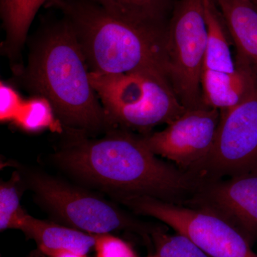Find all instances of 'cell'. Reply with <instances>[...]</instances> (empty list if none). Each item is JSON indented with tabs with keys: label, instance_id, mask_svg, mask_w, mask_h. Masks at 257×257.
Listing matches in <instances>:
<instances>
[{
	"label": "cell",
	"instance_id": "6da1fadb",
	"mask_svg": "<svg viewBox=\"0 0 257 257\" xmlns=\"http://www.w3.org/2000/svg\"><path fill=\"white\" fill-rule=\"evenodd\" d=\"M61 165L74 175L116 195L148 196L185 204L201 180L150 151L142 135L119 130L99 140L80 139L57 154Z\"/></svg>",
	"mask_w": 257,
	"mask_h": 257
},
{
	"label": "cell",
	"instance_id": "7a4b0ae2",
	"mask_svg": "<svg viewBox=\"0 0 257 257\" xmlns=\"http://www.w3.org/2000/svg\"><path fill=\"white\" fill-rule=\"evenodd\" d=\"M24 74L29 87L50 101L69 127L94 132L110 123L73 29L64 17L45 30Z\"/></svg>",
	"mask_w": 257,
	"mask_h": 257
},
{
	"label": "cell",
	"instance_id": "3957f363",
	"mask_svg": "<svg viewBox=\"0 0 257 257\" xmlns=\"http://www.w3.org/2000/svg\"><path fill=\"white\" fill-rule=\"evenodd\" d=\"M52 6L73 29L89 72L119 74L157 69L167 75V27L126 21L89 0H56Z\"/></svg>",
	"mask_w": 257,
	"mask_h": 257
},
{
	"label": "cell",
	"instance_id": "277c9868",
	"mask_svg": "<svg viewBox=\"0 0 257 257\" xmlns=\"http://www.w3.org/2000/svg\"><path fill=\"white\" fill-rule=\"evenodd\" d=\"M89 78L110 124L125 130L147 135L187 110L162 71L140 69L119 74L89 72Z\"/></svg>",
	"mask_w": 257,
	"mask_h": 257
},
{
	"label": "cell",
	"instance_id": "5b68a950",
	"mask_svg": "<svg viewBox=\"0 0 257 257\" xmlns=\"http://www.w3.org/2000/svg\"><path fill=\"white\" fill-rule=\"evenodd\" d=\"M136 214L151 216L184 235L211 257H257L236 226L205 208L174 204L148 196L117 195Z\"/></svg>",
	"mask_w": 257,
	"mask_h": 257
},
{
	"label": "cell",
	"instance_id": "8992f818",
	"mask_svg": "<svg viewBox=\"0 0 257 257\" xmlns=\"http://www.w3.org/2000/svg\"><path fill=\"white\" fill-rule=\"evenodd\" d=\"M207 38L204 0L174 3L166 33L167 76L187 109L204 106L201 79Z\"/></svg>",
	"mask_w": 257,
	"mask_h": 257
},
{
	"label": "cell",
	"instance_id": "52a82bcc",
	"mask_svg": "<svg viewBox=\"0 0 257 257\" xmlns=\"http://www.w3.org/2000/svg\"><path fill=\"white\" fill-rule=\"evenodd\" d=\"M32 188L39 198L72 228L91 234L126 231L138 234L149 246L162 228L147 225L104 199L51 177L37 175Z\"/></svg>",
	"mask_w": 257,
	"mask_h": 257
},
{
	"label": "cell",
	"instance_id": "ba28073f",
	"mask_svg": "<svg viewBox=\"0 0 257 257\" xmlns=\"http://www.w3.org/2000/svg\"><path fill=\"white\" fill-rule=\"evenodd\" d=\"M220 113L212 149L192 173L201 181L257 168V84L242 102Z\"/></svg>",
	"mask_w": 257,
	"mask_h": 257
},
{
	"label": "cell",
	"instance_id": "9c48e42d",
	"mask_svg": "<svg viewBox=\"0 0 257 257\" xmlns=\"http://www.w3.org/2000/svg\"><path fill=\"white\" fill-rule=\"evenodd\" d=\"M220 116V111L206 106L187 109L165 130L142 137L155 155L192 174L212 149Z\"/></svg>",
	"mask_w": 257,
	"mask_h": 257
},
{
	"label": "cell",
	"instance_id": "30bf717a",
	"mask_svg": "<svg viewBox=\"0 0 257 257\" xmlns=\"http://www.w3.org/2000/svg\"><path fill=\"white\" fill-rule=\"evenodd\" d=\"M184 205L205 208L219 214L250 243L257 239V168L216 180L203 181Z\"/></svg>",
	"mask_w": 257,
	"mask_h": 257
},
{
	"label": "cell",
	"instance_id": "8fae6325",
	"mask_svg": "<svg viewBox=\"0 0 257 257\" xmlns=\"http://www.w3.org/2000/svg\"><path fill=\"white\" fill-rule=\"evenodd\" d=\"M234 73H221L203 69L201 88L203 106L219 111L238 105L252 92L257 75L249 64L235 57Z\"/></svg>",
	"mask_w": 257,
	"mask_h": 257
},
{
	"label": "cell",
	"instance_id": "7c38bea8",
	"mask_svg": "<svg viewBox=\"0 0 257 257\" xmlns=\"http://www.w3.org/2000/svg\"><path fill=\"white\" fill-rule=\"evenodd\" d=\"M17 229L33 239L40 251L48 256L63 251L87 255L95 245L94 234L36 219L27 212Z\"/></svg>",
	"mask_w": 257,
	"mask_h": 257
},
{
	"label": "cell",
	"instance_id": "4fadbf2b",
	"mask_svg": "<svg viewBox=\"0 0 257 257\" xmlns=\"http://www.w3.org/2000/svg\"><path fill=\"white\" fill-rule=\"evenodd\" d=\"M236 50L257 75V5L251 0H215Z\"/></svg>",
	"mask_w": 257,
	"mask_h": 257
},
{
	"label": "cell",
	"instance_id": "5bb4252c",
	"mask_svg": "<svg viewBox=\"0 0 257 257\" xmlns=\"http://www.w3.org/2000/svg\"><path fill=\"white\" fill-rule=\"evenodd\" d=\"M207 38L204 70L221 73H234L236 62L233 60V42L215 0H204Z\"/></svg>",
	"mask_w": 257,
	"mask_h": 257
},
{
	"label": "cell",
	"instance_id": "9a60e30c",
	"mask_svg": "<svg viewBox=\"0 0 257 257\" xmlns=\"http://www.w3.org/2000/svg\"><path fill=\"white\" fill-rule=\"evenodd\" d=\"M55 0H0V13L6 32L3 44L8 55H14L21 50L34 19L40 8Z\"/></svg>",
	"mask_w": 257,
	"mask_h": 257
},
{
	"label": "cell",
	"instance_id": "2e32d148",
	"mask_svg": "<svg viewBox=\"0 0 257 257\" xmlns=\"http://www.w3.org/2000/svg\"><path fill=\"white\" fill-rule=\"evenodd\" d=\"M109 14L131 23L167 28L173 0H89Z\"/></svg>",
	"mask_w": 257,
	"mask_h": 257
},
{
	"label": "cell",
	"instance_id": "e0dca14e",
	"mask_svg": "<svg viewBox=\"0 0 257 257\" xmlns=\"http://www.w3.org/2000/svg\"><path fill=\"white\" fill-rule=\"evenodd\" d=\"M55 113L50 101L37 95L23 101L13 122L29 133H37L46 128L61 132V124L55 119Z\"/></svg>",
	"mask_w": 257,
	"mask_h": 257
},
{
	"label": "cell",
	"instance_id": "ac0fdd59",
	"mask_svg": "<svg viewBox=\"0 0 257 257\" xmlns=\"http://www.w3.org/2000/svg\"><path fill=\"white\" fill-rule=\"evenodd\" d=\"M154 251L144 257H211L187 236L167 234L161 229L152 235Z\"/></svg>",
	"mask_w": 257,
	"mask_h": 257
},
{
	"label": "cell",
	"instance_id": "d6986e66",
	"mask_svg": "<svg viewBox=\"0 0 257 257\" xmlns=\"http://www.w3.org/2000/svg\"><path fill=\"white\" fill-rule=\"evenodd\" d=\"M16 175L10 182L0 187V230L17 229L19 223L25 214L20 205V194L17 188Z\"/></svg>",
	"mask_w": 257,
	"mask_h": 257
},
{
	"label": "cell",
	"instance_id": "ffe728a7",
	"mask_svg": "<svg viewBox=\"0 0 257 257\" xmlns=\"http://www.w3.org/2000/svg\"><path fill=\"white\" fill-rule=\"evenodd\" d=\"M94 236L96 257H140L130 243L109 233Z\"/></svg>",
	"mask_w": 257,
	"mask_h": 257
},
{
	"label": "cell",
	"instance_id": "44dd1931",
	"mask_svg": "<svg viewBox=\"0 0 257 257\" xmlns=\"http://www.w3.org/2000/svg\"><path fill=\"white\" fill-rule=\"evenodd\" d=\"M23 98L18 91L9 84L1 82L0 84V120L2 122L13 121L18 114Z\"/></svg>",
	"mask_w": 257,
	"mask_h": 257
},
{
	"label": "cell",
	"instance_id": "7402d4cb",
	"mask_svg": "<svg viewBox=\"0 0 257 257\" xmlns=\"http://www.w3.org/2000/svg\"><path fill=\"white\" fill-rule=\"evenodd\" d=\"M49 257H87L86 255L81 254V253L72 252L69 251H60V252L56 253L55 255Z\"/></svg>",
	"mask_w": 257,
	"mask_h": 257
},
{
	"label": "cell",
	"instance_id": "603a6c76",
	"mask_svg": "<svg viewBox=\"0 0 257 257\" xmlns=\"http://www.w3.org/2000/svg\"><path fill=\"white\" fill-rule=\"evenodd\" d=\"M251 1L253 2L255 4L257 5V0H251Z\"/></svg>",
	"mask_w": 257,
	"mask_h": 257
}]
</instances>
